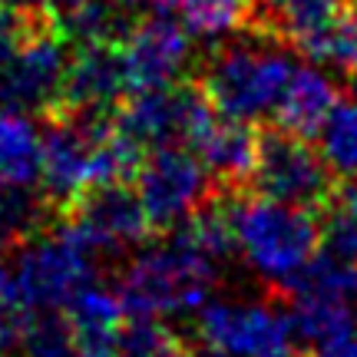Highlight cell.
<instances>
[{
	"label": "cell",
	"instance_id": "29",
	"mask_svg": "<svg viewBox=\"0 0 357 357\" xmlns=\"http://www.w3.org/2000/svg\"><path fill=\"white\" fill-rule=\"evenodd\" d=\"M30 318H33V311L17 298V291L7 284L3 271H0V357L17 354V347L24 341Z\"/></svg>",
	"mask_w": 357,
	"mask_h": 357
},
{
	"label": "cell",
	"instance_id": "6",
	"mask_svg": "<svg viewBox=\"0 0 357 357\" xmlns=\"http://www.w3.org/2000/svg\"><path fill=\"white\" fill-rule=\"evenodd\" d=\"M218 192L189 146H155L136 169V195L153 231H172Z\"/></svg>",
	"mask_w": 357,
	"mask_h": 357
},
{
	"label": "cell",
	"instance_id": "31",
	"mask_svg": "<svg viewBox=\"0 0 357 357\" xmlns=\"http://www.w3.org/2000/svg\"><path fill=\"white\" fill-rule=\"evenodd\" d=\"M30 24H33V20H24V17H17V13H10V10H0V66L13 56L17 43L24 40Z\"/></svg>",
	"mask_w": 357,
	"mask_h": 357
},
{
	"label": "cell",
	"instance_id": "2",
	"mask_svg": "<svg viewBox=\"0 0 357 357\" xmlns=\"http://www.w3.org/2000/svg\"><path fill=\"white\" fill-rule=\"evenodd\" d=\"M231 225L245 261L278 291L321 248L318 212L265 195H231Z\"/></svg>",
	"mask_w": 357,
	"mask_h": 357
},
{
	"label": "cell",
	"instance_id": "4",
	"mask_svg": "<svg viewBox=\"0 0 357 357\" xmlns=\"http://www.w3.org/2000/svg\"><path fill=\"white\" fill-rule=\"evenodd\" d=\"M3 278L30 311H63L73 294L93 281V252L73 231L30 235L20 242L10 265H0Z\"/></svg>",
	"mask_w": 357,
	"mask_h": 357
},
{
	"label": "cell",
	"instance_id": "33",
	"mask_svg": "<svg viewBox=\"0 0 357 357\" xmlns=\"http://www.w3.org/2000/svg\"><path fill=\"white\" fill-rule=\"evenodd\" d=\"M113 3H119V7L126 10V7H146V3H153V7H159L162 0H113Z\"/></svg>",
	"mask_w": 357,
	"mask_h": 357
},
{
	"label": "cell",
	"instance_id": "22",
	"mask_svg": "<svg viewBox=\"0 0 357 357\" xmlns=\"http://www.w3.org/2000/svg\"><path fill=\"white\" fill-rule=\"evenodd\" d=\"M321 155L334 176L357 178V96H337L331 113L321 123Z\"/></svg>",
	"mask_w": 357,
	"mask_h": 357
},
{
	"label": "cell",
	"instance_id": "23",
	"mask_svg": "<svg viewBox=\"0 0 357 357\" xmlns=\"http://www.w3.org/2000/svg\"><path fill=\"white\" fill-rule=\"evenodd\" d=\"M284 294H328L341 301H357V261L341 255H314L284 288Z\"/></svg>",
	"mask_w": 357,
	"mask_h": 357
},
{
	"label": "cell",
	"instance_id": "17",
	"mask_svg": "<svg viewBox=\"0 0 357 357\" xmlns=\"http://www.w3.org/2000/svg\"><path fill=\"white\" fill-rule=\"evenodd\" d=\"M43 162V129L33 113L0 106V185H37Z\"/></svg>",
	"mask_w": 357,
	"mask_h": 357
},
{
	"label": "cell",
	"instance_id": "5",
	"mask_svg": "<svg viewBox=\"0 0 357 357\" xmlns=\"http://www.w3.org/2000/svg\"><path fill=\"white\" fill-rule=\"evenodd\" d=\"M248 189L265 199L318 212L331 199L337 182L321 149H314V142L275 126L258 129V153Z\"/></svg>",
	"mask_w": 357,
	"mask_h": 357
},
{
	"label": "cell",
	"instance_id": "8",
	"mask_svg": "<svg viewBox=\"0 0 357 357\" xmlns=\"http://www.w3.org/2000/svg\"><path fill=\"white\" fill-rule=\"evenodd\" d=\"M199 337L225 357H278L291 351V321L268 301H205Z\"/></svg>",
	"mask_w": 357,
	"mask_h": 357
},
{
	"label": "cell",
	"instance_id": "10",
	"mask_svg": "<svg viewBox=\"0 0 357 357\" xmlns=\"http://www.w3.org/2000/svg\"><path fill=\"white\" fill-rule=\"evenodd\" d=\"M43 199L70 208L83 192L93 189V113H63L43 132L40 162Z\"/></svg>",
	"mask_w": 357,
	"mask_h": 357
},
{
	"label": "cell",
	"instance_id": "25",
	"mask_svg": "<svg viewBox=\"0 0 357 357\" xmlns=\"http://www.w3.org/2000/svg\"><path fill=\"white\" fill-rule=\"evenodd\" d=\"M318 225L331 255L357 261V182H344L331 192V199L318 208Z\"/></svg>",
	"mask_w": 357,
	"mask_h": 357
},
{
	"label": "cell",
	"instance_id": "24",
	"mask_svg": "<svg viewBox=\"0 0 357 357\" xmlns=\"http://www.w3.org/2000/svg\"><path fill=\"white\" fill-rule=\"evenodd\" d=\"M53 24L60 26L63 37H73L79 43H119L129 30L123 7L113 0H79Z\"/></svg>",
	"mask_w": 357,
	"mask_h": 357
},
{
	"label": "cell",
	"instance_id": "14",
	"mask_svg": "<svg viewBox=\"0 0 357 357\" xmlns=\"http://www.w3.org/2000/svg\"><path fill=\"white\" fill-rule=\"evenodd\" d=\"M192 153L202 159L218 192L242 195L252 185V169H255L258 153V129L242 119H225L215 116V123L205 129Z\"/></svg>",
	"mask_w": 357,
	"mask_h": 357
},
{
	"label": "cell",
	"instance_id": "32",
	"mask_svg": "<svg viewBox=\"0 0 357 357\" xmlns=\"http://www.w3.org/2000/svg\"><path fill=\"white\" fill-rule=\"evenodd\" d=\"M314 357H357V331L341 337V341H334V344H328V347H318Z\"/></svg>",
	"mask_w": 357,
	"mask_h": 357
},
{
	"label": "cell",
	"instance_id": "30",
	"mask_svg": "<svg viewBox=\"0 0 357 357\" xmlns=\"http://www.w3.org/2000/svg\"><path fill=\"white\" fill-rule=\"evenodd\" d=\"M79 0H0V10H10L24 20H56L60 13H66L70 7H77Z\"/></svg>",
	"mask_w": 357,
	"mask_h": 357
},
{
	"label": "cell",
	"instance_id": "7",
	"mask_svg": "<svg viewBox=\"0 0 357 357\" xmlns=\"http://www.w3.org/2000/svg\"><path fill=\"white\" fill-rule=\"evenodd\" d=\"M70 66L66 37L50 26H33L17 43V50L0 66V106L40 113L63 100V79Z\"/></svg>",
	"mask_w": 357,
	"mask_h": 357
},
{
	"label": "cell",
	"instance_id": "1",
	"mask_svg": "<svg viewBox=\"0 0 357 357\" xmlns=\"http://www.w3.org/2000/svg\"><path fill=\"white\" fill-rule=\"evenodd\" d=\"M218 261L202 255L178 231L169 242L142 248L119 281L126 318H166L199 311L215 288Z\"/></svg>",
	"mask_w": 357,
	"mask_h": 357
},
{
	"label": "cell",
	"instance_id": "18",
	"mask_svg": "<svg viewBox=\"0 0 357 357\" xmlns=\"http://www.w3.org/2000/svg\"><path fill=\"white\" fill-rule=\"evenodd\" d=\"M288 301H291L288 321H291L294 337H301L314 351L357 331L351 301L328 298V294H288Z\"/></svg>",
	"mask_w": 357,
	"mask_h": 357
},
{
	"label": "cell",
	"instance_id": "20",
	"mask_svg": "<svg viewBox=\"0 0 357 357\" xmlns=\"http://www.w3.org/2000/svg\"><path fill=\"white\" fill-rule=\"evenodd\" d=\"M291 50L305 53L311 63L357 77V7H341L321 26L294 40Z\"/></svg>",
	"mask_w": 357,
	"mask_h": 357
},
{
	"label": "cell",
	"instance_id": "28",
	"mask_svg": "<svg viewBox=\"0 0 357 357\" xmlns=\"http://www.w3.org/2000/svg\"><path fill=\"white\" fill-rule=\"evenodd\" d=\"M17 357H77L70 321L56 318V311H40V318H30L26 324Z\"/></svg>",
	"mask_w": 357,
	"mask_h": 357
},
{
	"label": "cell",
	"instance_id": "9",
	"mask_svg": "<svg viewBox=\"0 0 357 357\" xmlns=\"http://www.w3.org/2000/svg\"><path fill=\"white\" fill-rule=\"evenodd\" d=\"M66 212H70L66 229L93 255H123L129 248H139L153 231L139 195L129 189V182L93 185Z\"/></svg>",
	"mask_w": 357,
	"mask_h": 357
},
{
	"label": "cell",
	"instance_id": "13",
	"mask_svg": "<svg viewBox=\"0 0 357 357\" xmlns=\"http://www.w3.org/2000/svg\"><path fill=\"white\" fill-rule=\"evenodd\" d=\"M113 123L139 149L155 146H182V123H185V86H155L129 89V96L116 102Z\"/></svg>",
	"mask_w": 357,
	"mask_h": 357
},
{
	"label": "cell",
	"instance_id": "15",
	"mask_svg": "<svg viewBox=\"0 0 357 357\" xmlns=\"http://www.w3.org/2000/svg\"><path fill=\"white\" fill-rule=\"evenodd\" d=\"M66 311H70L66 321L73 331L77 357H119V331L126 324V307L119 291L89 281L73 294Z\"/></svg>",
	"mask_w": 357,
	"mask_h": 357
},
{
	"label": "cell",
	"instance_id": "12",
	"mask_svg": "<svg viewBox=\"0 0 357 357\" xmlns=\"http://www.w3.org/2000/svg\"><path fill=\"white\" fill-rule=\"evenodd\" d=\"M129 93L119 43H79L70 56L60 106L70 113H106Z\"/></svg>",
	"mask_w": 357,
	"mask_h": 357
},
{
	"label": "cell",
	"instance_id": "27",
	"mask_svg": "<svg viewBox=\"0 0 357 357\" xmlns=\"http://www.w3.org/2000/svg\"><path fill=\"white\" fill-rule=\"evenodd\" d=\"M119 357H189V347L162 318H129L119 331Z\"/></svg>",
	"mask_w": 357,
	"mask_h": 357
},
{
	"label": "cell",
	"instance_id": "11",
	"mask_svg": "<svg viewBox=\"0 0 357 357\" xmlns=\"http://www.w3.org/2000/svg\"><path fill=\"white\" fill-rule=\"evenodd\" d=\"M119 53L126 63L129 89L172 86L189 63V33L169 10H155L129 26L119 40Z\"/></svg>",
	"mask_w": 357,
	"mask_h": 357
},
{
	"label": "cell",
	"instance_id": "34",
	"mask_svg": "<svg viewBox=\"0 0 357 357\" xmlns=\"http://www.w3.org/2000/svg\"><path fill=\"white\" fill-rule=\"evenodd\" d=\"M278 357H305V354H294V351H284V354H278Z\"/></svg>",
	"mask_w": 357,
	"mask_h": 357
},
{
	"label": "cell",
	"instance_id": "16",
	"mask_svg": "<svg viewBox=\"0 0 357 357\" xmlns=\"http://www.w3.org/2000/svg\"><path fill=\"white\" fill-rule=\"evenodd\" d=\"M337 96H341L337 86L324 77L321 66H294L288 86L275 106V126H281L284 132H294L301 139H314Z\"/></svg>",
	"mask_w": 357,
	"mask_h": 357
},
{
	"label": "cell",
	"instance_id": "21",
	"mask_svg": "<svg viewBox=\"0 0 357 357\" xmlns=\"http://www.w3.org/2000/svg\"><path fill=\"white\" fill-rule=\"evenodd\" d=\"M344 7V0H255V26L291 47L307 30L321 26Z\"/></svg>",
	"mask_w": 357,
	"mask_h": 357
},
{
	"label": "cell",
	"instance_id": "3",
	"mask_svg": "<svg viewBox=\"0 0 357 357\" xmlns=\"http://www.w3.org/2000/svg\"><path fill=\"white\" fill-rule=\"evenodd\" d=\"M294 66L298 63L288 56V50H281V43L278 47L238 43L218 50L195 83L218 116L255 123L261 116L275 113Z\"/></svg>",
	"mask_w": 357,
	"mask_h": 357
},
{
	"label": "cell",
	"instance_id": "26",
	"mask_svg": "<svg viewBox=\"0 0 357 357\" xmlns=\"http://www.w3.org/2000/svg\"><path fill=\"white\" fill-rule=\"evenodd\" d=\"M43 222V199L33 185H0V248L26 242Z\"/></svg>",
	"mask_w": 357,
	"mask_h": 357
},
{
	"label": "cell",
	"instance_id": "19",
	"mask_svg": "<svg viewBox=\"0 0 357 357\" xmlns=\"http://www.w3.org/2000/svg\"><path fill=\"white\" fill-rule=\"evenodd\" d=\"M155 10L176 13L185 33L199 40L231 37L255 24V0H162Z\"/></svg>",
	"mask_w": 357,
	"mask_h": 357
}]
</instances>
